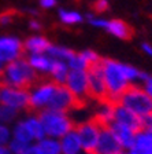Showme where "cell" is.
<instances>
[{
  "mask_svg": "<svg viewBox=\"0 0 152 154\" xmlns=\"http://www.w3.org/2000/svg\"><path fill=\"white\" fill-rule=\"evenodd\" d=\"M101 67L104 73L106 87H107V99L106 100L117 105L121 96L130 87V83L124 70V62L115 61L111 58H103Z\"/></svg>",
  "mask_w": 152,
  "mask_h": 154,
  "instance_id": "1",
  "label": "cell"
},
{
  "mask_svg": "<svg viewBox=\"0 0 152 154\" xmlns=\"http://www.w3.org/2000/svg\"><path fill=\"white\" fill-rule=\"evenodd\" d=\"M40 79L41 77L33 70V67L29 65L26 57H22L4 66L3 74L0 77V83L10 87H15V88L29 90Z\"/></svg>",
  "mask_w": 152,
  "mask_h": 154,
  "instance_id": "2",
  "label": "cell"
},
{
  "mask_svg": "<svg viewBox=\"0 0 152 154\" xmlns=\"http://www.w3.org/2000/svg\"><path fill=\"white\" fill-rule=\"evenodd\" d=\"M38 117L43 122L45 136H49V138L60 139L76 128V121L70 116V113L44 109L38 113Z\"/></svg>",
  "mask_w": 152,
  "mask_h": 154,
  "instance_id": "3",
  "label": "cell"
},
{
  "mask_svg": "<svg viewBox=\"0 0 152 154\" xmlns=\"http://www.w3.org/2000/svg\"><path fill=\"white\" fill-rule=\"evenodd\" d=\"M118 105H122L124 107L129 109L132 113L139 116L140 119L152 113V100L148 94L144 91L141 84L130 85L124 92V95L121 96Z\"/></svg>",
  "mask_w": 152,
  "mask_h": 154,
  "instance_id": "4",
  "label": "cell"
},
{
  "mask_svg": "<svg viewBox=\"0 0 152 154\" xmlns=\"http://www.w3.org/2000/svg\"><path fill=\"white\" fill-rule=\"evenodd\" d=\"M56 87V84L49 79H40L36 84H33L29 88V112L40 113L41 110L48 109Z\"/></svg>",
  "mask_w": 152,
  "mask_h": 154,
  "instance_id": "5",
  "label": "cell"
},
{
  "mask_svg": "<svg viewBox=\"0 0 152 154\" xmlns=\"http://www.w3.org/2000/svg\"><path fill=\"white\" fill-rule=\"evenodd\" d=\"M0 106L15 109L19 113L29 112V90L0 83Z\"/></svg>",
  "mask_w": 152,
  "mask_h": 154,
  "instance_id": "6",
  "label": "cell"
},
{
  "mask_svg": "<svg viewBox=\"0 0 152 154\" xmlns=\"http://www.w3.org/2000/svg\"><path fill=\"white\" fill-rule=\"evenodd\" d=\"M76 132L81 142L82 150L85 154H93L97 146L99 138H100L101 127L93 119L84 120V121L76 124Z\"/></svg>",
  "mask_w": 152,
  "mask_h": 154,
  "instance_id": "7",
  "label": "cell"
},
{
  "mask_svg": "<svg viewBox=\"0 0 152 154\" xmlns=\"http://www.w3.org/2000/svg\"><path fill=\"white\" fill-rule=\"evenodd\" d=\"M64 87L73 94L79 105L86 103V100L91 98L89 96L88 70H70Z\"/></svg>",
  "mask_w": 152,
  "mask_h": 154,
  "instance_id": "8",
  "label": "cell"
},
{
  "mask_svg": "<svg viewBox=\"0 0 152 154\" xmlns=\"http://www.w3.org/2000/svg\"><path fill=\"white\" fill-rule=\"evenodd\" d=\"M23 42L16 36H0V62L11 63L23 57Z\"/></svg>",
  "mask_w": 152,
  "mask_h": 154,
  "instance_id": "9",
  "label": "cell"
},
{
  "mask_svg": "<svg viewBox=\"0 0 152 154\" xmlns=\"http://www.w3.org/2000/svg\"><path fill=\"white\" fill-rule=\"evenodd\" d=\"M88 83H89V96L96 102L107 99V87H106L104 73L101 62L88 69Z\"/></svg>",
  "mask_w": 152,
  "mask_h": 154,
  "instance_id": "10",
  "label": "cell"
},
{
  "mask_svg": "<svg viewBox=\"0 0 152 154\" xmlns=\"http://www.w3.org/2000/svg\"><path fill=\"white\" fill-rule=\"evenodd\" d=\"M78 106V100L74 98V95L67 90L64 85H58L56 91L54 94V98L51 99V103L48 106V109L56 110V112H63V113H71V110L77 109Z\"/></svg>",
  "mask_w": 152,
  "mask_h": 154,
  "instance_id": "11",
  "label": "cell"
},
{
  "mask_svg": "<svg viewBox=\"0 0 152 154\" xmlns=\"http://www.w3.org/2000/svg\"><path fill=\"white\" fill-rule=\"evenodd\" d=\"M125 150L110 128H101L100 138L93 154H124Z\"/></svg>",
  "mask_w": 152,
  "mask_h": 154,
  "instance_id": "12",
  "label": "cell"
},
{
  "mask_svg": "<svg viewBox=\"0 0 152 154\" xmlns=\"http://www.w3.org/2000/svg\"><path fill=\"white\" fill-rule=\"evenodd\" d=\"M114 122L121 125H125L127 128L133 131H140L141 129V119L134 113H132L129 109L124 107L122 105H115V114H114Z\"/></svg>",
  "mask_w": 152,
  "mask_h": 154,
  "instance_id": "13",
  "label": "cell"
},
{
  "mask_svg": "<svg viewBox=\"0 0 152 154\" xmlns=\"http://www.w3.org/2000/svg\"><path fill=\"white\" fill-rule=\"evenodd\" d=\"M114 114H115V105L108 102V100H101L97 102L95 113L92 119L100 125L101 128H108L114 122Z\"/></svg>",
  "mask_w": 152,
  "mask_h": 154,
  "instance_id": "14",
  "label": "cell"
},
{
  "mask_svg": "<svg viewBox=\"0 0 152 154\" xmlns=\"http://www.w3.org/2000/svg\"><path fill=\"white\" fill-rule=\"evenodd\" d=\"M108 128L111 129V132L114 134V136L117 138V140L119 142V144L122 146V149L125 151H129L133 149L134 139H136V131L127 128L125 125L117 124V122H112Z\"/></svg>",
  "mask_w": 152,
  "mask_h": 154,
  "instance_id": "15",
  "label": "cell"
},
{
  "mask_svg": "<svg viewBox=\"0 0 152 154\" xmlns=\"http://www.w3.org/2000/svg\"><path fill=\"white\" fill-rule=\"evenodd\" d=\"M29 65L33 67V70L38 74V76H49L52 66H54L55 61L49 57L48 54H36V55H28L26 57Z\"/></svg>",
  "mask_w": 152,
  "mask_h": 154,
  "instance_id": "16",
  "label": "cell"
},
{
  "mask_svg": "<svg viewBox=\"0 0 152 154\" xmlns=\"http://www.w3.org/2000/svg\"><path fill=\"white\" fill-rule=\"evenodd\" d=\"M51 42L45 36L32 35L23 42V52L25 55H36V54H47Z\"/></svg>",
  "mask_w": 152,
  "mask_h": 154,
  "instance_id": "17",
  "label": "cell"
},
{
  "mask_svg": "<svg viewBox=\"0 0 152 154\" xmlns=\"http://www.w3.org/2000/svg\"><path fill=\"white\" fill-rule=\"evenodd\" d=\"M22 121L26 125V128H28L30 136L33 138L34 143L40 142L43 138H45V131H44V127H43L41 120L38 117V113H33V112L26 113L22 117Z\"/></svg>",
  "mask_w": 152,
  "mask_h": 154,
  "instance_id": "18",
  "label": "cell"
},
{
  "mask_svg": "<svg viewBox=\"0 0 152 154\" xmlns=\"http://www.w3.org/2000/svg\"><path fill=\"white\" fill-rule=\"evenodd\" d=\"M60 142V154H85L78 139L76 129L70 131L63 138L59 139Z\"/></svg>",
  "mask_w": 152,
  "mask_h": 154,
  "instance_id": "19",
  "label": "cell"
},
{
  "mask_svg": "<svg viewBox=\"0 0 152 154\" xmlns=\"http://www.w3.org/2000/svg\"><path fill=\"white\" fill-rule=\"evenodd\" d=\"M107 33L112 35L114 37L117 38H121V40H127V38L132 37V29L130 26L127 25L125 21L122 19H108L107 21V25H106V29H104Z\"/></svg>",
  "mask_w": 152,
  "mask_h": 154,
  "instance_id": "20",
  "label": "cell"
},
{
  "mask_svg": "<svg viewBox=\"0 0 152 154\" xmlns=\"http://www.w3.org/2000/svg\"><path fill=\"white\" fill-rule=\"evenodd\" d=\"M132 150L136 154H152V132L144 129L137 131Z\"/></svg>",
  "mask_w": 152,
  "mask_h": 154,
  "instance_id": "21",
  "label": "cell"
},
{
  "mask_svg": "<svg viewBox=\"0 0 152 154\" xmlns=\"http://www.w3.org/2000/svg\"><path fill=\"white\" fill-rule=\"evenodd\" d=\"M69 73H70V67H69V65H67V62L55 61L48 79H49L52 83L56 84V85H64L67 77H69Z\"/></svg>",
  "mask_w": 152,
  "mask_h": 154,
  "instance_id": "22",
  "label": "cell"
},
{
  "mask_svg": "<svg viewBox=\"0 0 152 154\" xmlns=\"http://www.w3.org/2000/svg\"><path fill=\"white\" fill-rule=\"evenodd\" d=\"M58 18L63 25H78L82 23L85 21V15L81 14L78 10H73V8H59L58 11Z\"/></svg>",
  "mask_w": 152,
  "mask_h": 154,
  "instance_id": "23",
  "label": "cell"
},
{
  "mask_svg": "<svg viewBox=\"0 0 152 154\" xmlns=\"http://www.w3.org/2000/svg\"><path fill=\"white\" fill-rule=\"evenodd\" d=\"M47 54L49 55L54 61H60V62H69L71 58L74 57L76 51H73L71 48L64 47V45H58L51 43V45L48 47Z\"/></svg>",
  "mask_w": 152,
  "mask_h": 154,
  "instance_id": "24",
  "label": "cell"
},
{
  "mask_svg": "<svg viewBox=\"0 0 152 154\" xmlns=\"http://www.w3.org/2000/svg\"><path fill=\"white\" fill-rule=\"evenodd\" d=\"M11 132H13V139H15V140L23 142V143H26V144L34 143L33 138L30 136L28 128H26V125L23 124L22 119H19L15 124L11 125Z\"/></svg>",
  "mask_w": 152,
  "mask_h": 154,
  "instance_id": "25",
  "label": "cell"
},
{
  "mask_svg": "<svg viewBox=\"0 0 152 154\" xmlns=\"http://www.w3.org/2000/svg\"><path fill=\"white\" fill-rule=\"evenodd\" d=\"M38 147L43 154H60V142L59 139L45 136L40 142H37Z\"/></svg>",
  "mask_w": 152,
  "mask_h": 154,
  "instance_id": "26",
  "label": "cell"
},
{
  "mask_svg": "<svg viewBox=\"0 0 152 154\" xmlns=\"http://www.w3.org/2000/svg\"><path fill=\"white\" fill-rule=\"evenodd\" d=\"M19 116H21V113L16 112L15 109H11L7 106H0V122L11 127L19 120Z\"/></svg>",
  "mask_w": 152,
  "mask_h": 154,
  "instance_id": "27",
  "label": "cell"
},
{
  "mask_svg": "<svg viewBox=\"0 0 152 154\" xmlns=\"http://www.w3.org/2000/svg\"><path fill=\"white\" fill-rule=\"evenodd\" d=\"M67 65H69L70 70H88L89 67H91L89 63L86 62V59L82 57L81 52H78V54L76 52L74 57L67 62Z\"/></svg>",
  "mask_w": 152,
  "mask_h": 154,
  "instance_id": "28",
  "label": "cell"
},
{
  "mask_svg": "<svg viewBox=\"0 0 152 154\" xmlns=\"http://www.w3.org/2000/svg\"><path fill=\"white\" fill-rule=\"evenodd\" d=\"M13 139V132L11 127L7 124L0 122V146H7Z\"/></svg>",
  "mask_w": 152,
  "mask_h": 154,
  "instance_id": "29",
  "label": "cell"
},
{
  "mask_svg": "<svg viewBox=\"0 0 152 154\" xmlns=\"http://www.w3.org/2000/svg\"><path fill=\"white\" fill-rule=\"evenodd\" d=\"M81 54H82V57L86 59V62L89 63L91 67L97 65V63H100L101 59H103V58H101L96 51H93V50H84V51H81Z\"/></svg>",
  "mask_w": 152,
  "mask_h": 154,
  "instance_id": "30",
  "label": "cell"
},
{
  "mask_svg": "<svg viewBox=\"0 0 152 154\" xmlns=\"http://www.w3.org/2000/svg\"><path fill=\"white\" fill-rule=\"evenodd\" d=\"M29 144L23 143V142H19V140H15V139H11L8 144H7V149L10 150L11 154H23L25 150L28 149Z\"/></svg>",
  "mask_w": 152,
  "mask_h": 154,
  "instance_id": "31",
  "label": "cell"
},
{
  "mask_svg": "<svg viewBox=\"0 0 152 154\" xmlns=\"http://www.w3.org/2000/svg\"><path fill=\"white\" fill-rule=\"evenodd\" d=\"M110 8V2L108 0H96L95 3H93V10H95V13H106L108 11Z\"/></svg>",
  "mask_w": 152,
  "mask_h": 154,
  "instance_id": "32",
  "label": "cell"
},
{
  "mask_svg": "<svg viewBox=\"0 0 152 154\" xmlns=\"http://www.w3.org/2000/svg\"><path fill=\"white\" fill-rule=\"evenodd\" d=\"M141 129L152 132V113L141 117Z\"/></svg>",
  "mask_w": 152,
  "mask_h": 154,
  "instance_id": "33",
  "label": "cell"
},
{
  "mask_svg": "<svg viewBox=\"0 0 152 154\" xmlns=\"http://www.w3.org/2000/svg\"><path fill=\"white\" fill-rule=\"evenodd\" d=\"M38 4L43 10H52L56 7L58 0H38Z\"/></svg>",
  "mask_w": 152,
  "mask_h": 154,
  "instance_id": "34",
  "label": "cell"
},
{
  "mask_svg": "<svg viewBox=\"0 0 152 154\" xmlns=\"http://www.w3.org/2000/svg\"><path fill=\"white\" fill-rule=\"evenodd\" d=\"M29 29L33 32H40L43 29V23L37 18H30L29 19Z\"/></svg>",
  "mask_w": 152,
  "mask_h": 154,
  "instance_id": "35",
  "label": "cell"
},
{
  "mask_svg": "<svg viewBox=\"0 0 152 154\" xmlns=\"http://www.w3.org/2000/svg\"><path fill=\"white\" fill-rule=\"evenodd\" d=\"M13 21V13L11 11H4L0 14V25H8Z\"/></svg>",
  "mask_w": 152,
  "mask_h": 154,
  "instance_id": "36",
  "label": "cell"
},
{
  "mask_svg": "<svg viewBox=\"0 0 152 154\" xmlns=\"http://www.w3.org/2000/svg\"><path fill=\"white\" fill-rule=\"evenodd\" d=\"M141 85H143L144 91L148 94V96L151 98V100H152V76H148V79H147Z\"/></svg>",
  "mask_w": 152,
  "mask_h": 154,
  "instance_id": "37",
  "label": "cell"
},
{
  "mask_svg": "<svg viewBox=\"0 0 152 154\" xmlns=\"http://www.w3.org/2000/svg\"><path fill=\"white\" fill-rule=\"evenodd\" d=\"M23 154H43V153H41V150H40L37 143H32L28 146V149L25 150Z\"/></svg>",
  "mask_w": 152,
  "mask_h": 154,
  "instance_id": "38",
  "label": "cell"
},
{
  "mask_svg": "<svg viewBox=\"0 0 152 154\" xmlns=\"http://www.w3.org/2000/svg\"><path fill=\"white\" fill-rule=\"evenodd\" d=\"M141 51L145 55H148V57H152V44L148 42L141 43Z\"/></svg>",
  "mask_w": 152,
  "mask_h": 154,
  "instance_id": "39",
  "label": "cell"
},
{
  "mask_svg": "<svg viewBox=\"0 0 152 154\" xmlns=\"http://www.w3.org/2000/svg\"><path fill=\"white\" fill-rule=\"evenodd\" d=\"M0 154H11L7 146H0Z\"/></svg>",
  "mask_w": 152,
  "mask_h": 154,
  "instance_id": "40",
  "label": "cell"
},
{
  "mask_svg": "<svg viewBox=\"0 0 152 154\" xmlns=\"http://www.w3.org/2000/svg\"><path fill=\"white\" fill-rule=\"evenodd\" d=\"M4 66L6 65H3L1 62H0V77H1V74H3V70H4Z\"/></svg>",
  "mask_w": 152,
  "mask_h": 154,
  "instance_id": "41",
  "label": "cell"
},
{
  "mask_svg": "<svg viewBox=\"0 0 152 154\" xmlns=\"http://www.w3.org/2000/svg\"><path fill=\"white\" fill-rule=\"evenodd\" d=\"M124 154H136V153H134V151L133 150H129V151H125V153Z\"/></svg>",
  "mask_w": 152,
  "mask_h": 154,
  "instance_id": "42",
  "label": "cell"
}]
</instances>
